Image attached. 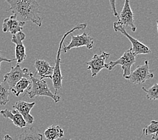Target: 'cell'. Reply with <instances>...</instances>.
<instances>
[{"mask_svg":"<svg viewBox=\"0 0 158 140\" xmlns=\"http://www.w3.org/2000/svg\"><path fill=\"white\" fill-rule=\"evenodd\" d=\"M10 87L4 81L0 82V105L4 106L9 102Z\"/></svg>","mask_w":158,"mask_h":140,"instance_id":"cell-19","label":"cell"},{"mask_svg":"<svg viewBox=\"0 0 158 140\" xmlns=\"http://www.w3.org/2000/svg\"><path fill=\"white\" fill-rule=\"evenodd\" d=\"M30 79L31 85L27 91L30 98H34L37 96H47L52 98L56 103L60 101V96L52 92L45 80L36 78L32 72L30 74Z\"/></svg>","mask_w":158,"mask_h":140,"instance_id":"cell-3","label":"cell"},{"mask_svg":"<svg viewBox=\"0 0 158 140\" xmlns=\"http://www.w3.org/2000/svg\"><path fill=\"white\" fill-rule=\"evenodd\" d=\"M0 114L6 118H10L13 122L14 125L20 128L25 127L28 125L21 114L15 109H13L12 110H9L8 109L2 110L0 111Z\"/></svg>","mask_w":158,"mask_h":140,"instance_id":"cell-15","label":"cell"},{"mask_svg":"<svg viewBox=\"0 0 158 140\" xmlns=\"http://www.w3.org/2000/svg\"><path fill=\"white\" fill-rule=\"evenodd\" d=\"M35 102H27L25 101H18L13 106L14 109L19 111L28 125H31L34 122V117L30 114L31 110L35 105Z\"/></svg>","mask_w":158,"mask_h":140,"instance_id":"cell-12","label":"cell"},{"mask_svg":"<svg viewBox=\"0 0 158 140\" xmlns=\"http://www.w3.org/2000/svg\"><path fill=\"white\" fill-rule=\"evenodd\" d=\"M26 35L23 32H20L19 33L12 35V42L16 45L15 47V57L16 61V65L22 63L25 59L27 58L26 49L23 44V41L25 39Z\"/></svg>","mask_w":158,"mask_h":140,"instance_id":"cell-10","label":"cell"},{"mask_svg":"<svg viewBox=\"0 0 158 140\" xmlns=\"http://www.w3.org/2000/svg\"><path fill=\"white\" fill-rule=\"evenodd\" d=\"M70 140H74V139H70Z\"/></svg>","mask_w":158,"mask_h":140,"instance_id":"cell-27","label":"cell"},{"mask_svg":"<svg viewBox=\"0 0 158 140\" xmlns=\"http://www.w3.org/2000/svg\"><path fill=\"white\" fill-rule=\"evenodd\" d=\"M86 27H87V23L79 24L77 25V26L73 28V29L66 32V33L64 34L62 39H61V41L60 42V45H59V48L57 51V55H56V60H55V66L53 67V72L52 78L53 88H54L56 90V93H55L56 94H57V92H58V90H60L62 88V80L64 79L62 75V72H61V69H60V63H61L60 55H61V53H62L63 42L64 40H65V38H66L67 36L71 34L72 32H73L75 30H85Z\"/></svg>","mask_w":158,"mask_h":140,"instance_id":"cell-2","label":"cell"},{"mask_svg":"<svg viewBox=\"0 0 158 140\" xmlns=\"http://www.w3.org/2000/svg\"><path fill=\"white\" fill-rule=\"evenodd\" d=\"M31 72L28 71L27 68L22 69L19 65H16L15 67H12L10 72L7 73L3 76L5 82H6L11 90L14 87L18 82H19L21 79L25 78L30 79Z\"/></svg>","mask_w":158,"mask_h":140,"instance_id":"cell-9","label":"cell"},{"mask_svg":"<svg viewBox=\"0 0 158 140\" xmlns=\"http://www.w3.org/2000/svg\"><path fill=\"white\" fill-rule=\"evenodd\" d=\"M152 139V140H158V133H156V134H153Z\"/></svg>","mask_w":158,"mask_h":140,"instance_id":"cell-25","label":"cell"},{"mask_svg":"<svg viewBox=\"0 0 158 140\" xmlns=\"http://www.w3.org/2000/svg\"><path fill=\"white\" fill-rule=\"evenodd\" d=\"M36 74H37L41 80L45 78H52L53 72V67H52L48 62L43 59H37L35 62Z\"/></svg>","mask_w":158,"mask_h":140,"instance_id":"cell-14","label":"cell"},{"mask_svg":"<svg viewBox=\"0 0 158 140\" xmlns=\"http://www.w3.org/2000/svg\"><path fill=\"white\" fill-rule=\"evenodd\" d=\"M18 140H44L43 135L40 134L33 127H28L21 134Z\"/></svg>","mask_w":158,"mask_h":140,"instance_id":"cell-18","label":"cell"},{"mask_svg":"<svg viewBox=\"0 0 158 140\" xmlns=\"http://www.w3.org/2000/svg\"><path fill=\"white\" fill-rule=\"evenodd\" d=\"M31 85V79L23 78L17 82V84L14 86V87L11 89L13 94L16 97H19L20 94L24 92L25 90H28Z\"/></svg>","mask_w":158,"mask_h":140,"instance_id":"cell-17","label":"cell"},{"mask_svg":"<svg viewBox=\"0 0 158 140\" xmlns=\"http://www.w3.org/2000/svg\"><path fill=\"white\" fill-rule=\"evenodd\" d=\"M114 29L116 32H120L121 34L124 35L126 37L128 38V40L131 41L132 45L131 50L135 53V55H146V54H150L152 53L151 50L148 46H147L142 42L139 41L137 39H135L131 35L128 34V32L126 31L125 28L118 22H115L114 23Z\"/></svg>","mask_w":158,"mask_h":140,"instance_id":"cell-6","label":"cell"},{"mask_svg":"<svg viewBox=\"0 0 158 140\" xmlns=\"http://www.w3.org/2000/svg\"><path fill=\"white\" fill-rule=\"evenodd\" d=\"M10 5L7 11H11L16 19L23 22L31 21L38 26H41L42 18L39 16V4L35 0H6Z\"/></svg>","mask_w":158,"mask_h":140,"instance_id":"cell-1","label":"cell"},{"mask_svg":"<svg viewBox=\"0 0 158 140\" xmlns=\"http://www.w3.org/2000/svg\"><path fill=\"white\" fill-rule=\"evenodd\" d=\"M118 22L124 27L130 26L133 32H135L136 30V27L135 24L134 14L131 8L130 2L128 0H125L123 10L119 15V20H118Z\"/></svg>","mask_w":158,"mask_h":140,"instance_id":"cell-11","label":"cell"},{"mask_svg":"<svg viewBox=\"0 0 158 140\" xmlns=\"http://www.w3.org/2000/svg\"><path fill=\"white\" fill-rule=\"evenodd\" d=\"M0 51H1V50H0ZM15 60H16L15 59H6V58H5V57H3L1 55V54H0V70H1V63H2V62H6L10 63V62H14V61H15Z\"/></svg>","mask_w":158,"mask_h":140,"instance_id":"cell-23","label":"cell"},{"mask_svg":"<svg viewBox=\"0 0 158 140\" xmlns=\"http://www.w3.org/2000/svg\"><path fill=\"white\" fill-rule=\"evenodd\" d=\"M142 89L147 94V99L150 100H158V83L155 84L148 89H146L144 87H143Z\"/></svg>","mask_w":158,"mask_h":140,"instance_id":"cell-20","label":"cell"},{"mask_svg":"<svg viewBox=\"0 0 158 140\" xmlns=\"http://www.w3.org/2000/svg\"><path fill=\"white\" fill-rule=\"evenodd\" d=\"M94 44L93 38L90 35L86 33L83 31L82 34L80 35H72L71 36V41L68 42L66 45L63 46L64 53H67L69 50L74 48H79L81 46H86L88 49H91Z\"/></svg>","mask_w":158,"mask_h":140,"instance_id":"cell-7","label":"cell"},{"mask_svg":"<svg viewBox=\"0 0 158 140\" xmlns=\"http://www.w3.org/2000/svg\"><path fill=\"white\" fill-rule=\"evenodd\" d=\"M156 22H157V32H158V20L156 21Z\"/></svg>","mask_w":158,"mask_h":140,"instance_id":"cell-26","label":"cell"},{"mask_svg":"<svg viewBox=\"0 0 158 140\" xmlns=\"http://www.w3.org/2000/svg\"><path fill=\"white\" fill-rule=\"evenodd\" d=\"M153 77L154 74L149 71V61L146 59L144 64L136 67V69L132 71L128 76L125 78V79L128 80L131 83L140 84L145 83L147 80L153 78Z\"/></svg>","mask_w":158,"mask_h":140,"instance_id":"cell-5","label":"cell"},{"mask_svg":"<svg viewBox=\"0 0 158 140\" xmlns=\"http://www.w3.org/2000/svg\"><path fill=\"white\" fill-rule=\"evenodd\" d=\"M24 25L25 22L19 21L15 16L12 14L9 18L3 20L2 30L3 32H10L14 35L22 32Z\"/></svg>","mask_w":158,"mask_h":140,"instance_id":"cell-13","label":"cell"},{"mask_svg":"<svg viewBox=\"0 0 158 140\" xmlns=\"http://www.w3.org/2000/svg\"><path fill=\"white\" fill-rule=\"evenodd\" d=\"M110 54L103 52L101 55H95L92 57L89 62L86 63L87 65V69L91 71V76L95 77L103 69L109 70L108 64L106 63V61L109 58Z\"/></svg>","mask_w":158,"mask_h":140,"instance_id":"cell-8","label":"cell"},{"mask_svg":"<svg viewBox=\"0 0 158 140\" xmlns=\"http://www.w3.org/2000/svg\"><path fill=\"white\" fill-rule=\"evenodd\" d=\"M136 62V55L135 53L132 51L131 48L130 49L126 51L120 58L117 59L116 61H112L108 63L109 71L112 70L113 68L120 65L123 70V77L125 78L128 76L131 73V70L132 66Z\"/></svg>","mask_w":158,"mask_h":140,"instance_id":"cell-4","label":"cell"},{"mask_svg":"<svg viewBox=\"0 0 158 140\" xmlns=\"http://www.w3.org/2000/svg\"><path fill=\"white\" fill-rule=\"evenodd\" d=\"M47 140H57L64 137V130L59 125H51L44 131Z\"/></svg>","mask_w":158,"mask_h":140,"instance_id":"cell-16","label":"cell"},{"mask_svg":"<svg viewBox=\"0 0 158 140\" xmlns=\"http://www.w3.org/2000/svg\"><path fill=\"white\" fill-rule=\"evenodd\" d=\"M158 133V121H152L149 125H147L143 129V135H149L151 134H155Z\"/></svg>","mask_w":158,"mask_h":140,"instance_id":"cell-21","label":"cell"},{"mask_svg":"<svg viewBox=\"0 0 158 140\" xmlns=\"http://www.w3.org/2000/svg\"><path fill=\"white\" fill-rule=\"evenodd\" d=\"M110 3L111 5V8H112V11L114 16H116L118 20H119V14H118L116 8V1H114V0H111V1H110Z\"/></svg>","mask_w":158,"mask_h":140,"instance_id":"cell-22","label":"cell"},{"mask_svg":"<svg viewBox=\"0 0 158 140\" xmlns=\"http://www.w3.org/2000/svg\"><path fill=\"white\" fill-rule=\"evenodd\" d=\"M3 140H12V137H10L9 135H6L4 136V138H3Z\"/></svg>","mask_w":158,"mask_h":140,"instance_id":"cell-24","label":"cell"}]
</instances>
